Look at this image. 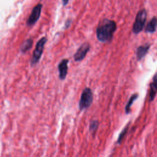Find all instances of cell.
I'll return each instance as SVG.
<instances>
[{"mask_svg": "<svg viewBox=\"0 0 157 157\" xmlns=\"http://www.w3.org/2000/svg\"><path fill=\"white\" fill-rule=\"evenodd\" d=\"M116 29L117 24L115 21L104 19L100 21L96 28V37L101 42H110L112 40Z\"/></svg>", "mask_w": 157, "mask_h": 157, "instance_id": "1", "label": "cell"}, {"mask_svg": "<svg viewBox=\"0 0 157 157\" xmlns=\"http://www.w3.org/2000/svg\"><path fill=\"white\" fill-rule=\"evenodd\" d=\"M146 19L147 11L145 9H142L137 12L132 26V32L134 34H139L143 30L146 22Z\"/></svg>", "mask_w": 157, "mask_h": 157, "instance_id": "2", "label": "cell"}, {"mask_svg": "<svg viewBox=\"0 0 157 157\" xmlns=\"http://www.w3.org/2000/svg\"><path fill=\"white\" fill-rule=\"evenodd\" d=\"M93 100V94L90 88H85L82 93L79 101V109L83 110L88 108Z\"/></svg>", "mask_w": 157, "mask_h": 157, "instance_id": "3", "label": "cell"}, {"mask_svg": "<svg viewBox=\"0 0 157 157\" xmlns=\"http://www.w3.org/2000/svg\"><path fill=\"white\" fill-rule=\"evenodd\" d=\"M47 42V39L45 37H42L37 42L34 50L33 53V56L31 59V64L32 66L37 64L40 59L42 54L44 51L45 44Z\"/></svg>", "mask_w": 157, "mask_h": 157, "instance_id": "4", "label": "cell"}, {"mask_svg": "<svg viewBox=\"0 0 157 157\" xmlns=\"http://www.w3.org/2000/svg\"><path fill=\"white\" fill-rule=\"evenodd\" d=\"M42 8V5L41 4H37L32 10V12L26 21V25L28 26L33 25L37 22V21L40 18L41 14V10Z\"/></svg>", "mask_w": 157, "mask_h": 157, "instance_id": "5", "label": "cell"}, {"mask_svg": "<svg viewBox=\"0 0 157 157\" xmlns=\"http://www.w3.org/2000/svg\"><path fill=\"white\" fill-rule=\"evenodd\" d=\"M90 49V44L85 42L83 43L77 50L74 55V59L75 61H80L86 56L87 53Z\"/></svg>", "mask_w": 157, "mask_h": 157, "instance_id": "6", "label": "cell"}, {"mask_svg": "<svg viewBox=\"0 0 157 157\" xmlns=\"http://www.w3.org/2000/svg\"><path fill=\"white\" fill-rule=\"evenodd\" d=\"M68 63L67 59H64L60 61L58 64V68L59 71V77L61 80H64L67 74L68 69Z\"/></svg>", "mask_w": 157, "mask_h": 157, "instance_id": "7", "label": "cell"}, {"mask_svg": "<svg viewBox=\"0 0 157 157\" xmlns=\"http://www.w3.org/2000/svg\"><path fill=\"white\" fill-rule=\"evenodd\" d=\"M157 92V72L153 77L152 82L150 85L149 90V101L150 102L154 100Z\"/></svg>", "mask_w": 157, "mask_h": 157, "instance_id": "8", "label": "cell"}, {"mask_svg": "<svg viewBox=\"0 0 157 157\" xmlns=\"http://www.w3.org/2000/svg\"><path fill=\"white\" fill-rule=\"evenodd\" d=\"M150 47V45L149 44H145L144 45H140L137 48L136 58L138 61L141 60L147 54Z\"/></svg>", "mask_w": 157, "mask_h": 157, "instance_id": "9", "label": "cell"}, {"mask_svg": "<svg viewBox=\"0 0 157 157\" xmlns=\"http://www.w3.org/2000/svg\"><path fill=\"white\" fill-rule=\"evenodd\" d=\"M157 28V17H153L147 23L145 31L148 33H153L156 31Z\"/></svg>", "mask_w": 157, "mask_h": 157, "instance_id": "10", "label": "cell"}, {"mask_svg": "<svg viewBox=\"0 0 157 157\" xmlns=\"http://www.w3.org/2000/svg\"><path fill=\"white\" fill-rule=\"evenodd\" d=\"M33 40L31 38L25 40L20 46V50L23 53H25L26 52L28 51L33 46Z\"/></svg>", "mask_w": 157, "mask_h": 157, "instance_id": "11", "label": "cell"}, {"mask_svg": "<svg viewBox=\"0 0 157 157\" xmlns=\"http://www.w3.org/2000/svg\"><path fill=\"white\" fill-rule=\"evenodd\" d=\"M138 96H139L138 93H134L129 99V101H128V103L125 106V112L126 114L129 113V112H131V107L133 104V102L137 99Z\"/></svg>", "mask_w": 157, "mask_h": 157, "instance_id": "12", "label": "cell"}, {"mask_svg": "<svg viewBox=\"0 0 157 157\" xmlns=\"http://www.w3.org/2000/svg\"><path fill=\"white\" fill-rule=\"evenodd\" d=\"M129 124H130V123H129L124 128V129L121 131V132L120 134H119L118 137V139H117V144H121V141L123 140V138L124 137L125 135H126V134H127V132H128V129H129Z\"/></svg>", "mask_w": 157, "mask_h": 157, "instance_id": "13", "label": "cell"}, {"mask_svg": "<svg viewBox=\"0 0 157 157\" xmlns=\"http://www.w3.org/2000/svg\"><path fill=\"white\" fill-rule=\"evenodd\" d=\"M99 123L97 120H93L90 124V131L91 133H95L98 128Z\"/></svg>", "mask_w": 157, "mask_h": 157, "instance_id": "14", "label": "cell"}, {"mask_svg": "<svg viewBox=\"0 0 157 157\" xmlns=\"http://www.w3.org/2000/svg\"><path fill=\"white\" fill-rule=\"evenodd\" d=\"M69 1V0H62L63 4V5H64V6H66V5H67Z\"/></svg>", "mask_w": 157, "mask_h": 157, "instance_id": "15", "label": "cell"}]
</instances>
